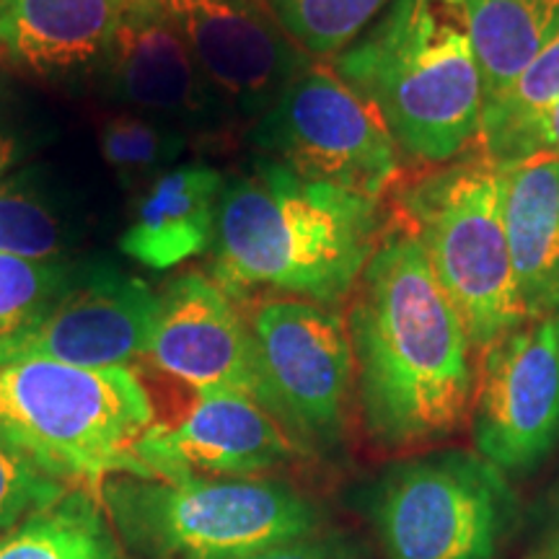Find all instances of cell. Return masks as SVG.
<instances>
[{"label": "cell", "instance_id": "cell-30", "mask_svg": "<svg viewBox=\"0 0 559 559\" xmlns=\"http://www.w3.org/2000/svg\"><path fill=\"white\" fill-rule=\"evenodd\" d=\"M547 559H559V542H557V547L549 551V557Z\"/></svg>", "mask_w": 559, "mask_h": 559}, {"label": "cell", "instance_id": "cell-16", "mask_svg": "<svg viewBox=\"0 0 559 559\" xmlns=\"http://www.w3.org/2000/svg\"><path fill=\"white\" fill-rule=\"evenodd\" d=\"M124 0H0V55L39 79L99 70Z\"/></svg>", "mask_w": 559, "mask_h": 559}, {"label": "cell", "instance_id": "cell-4", "mask_svg": "<svg viewBox=\"0 0 559 559\" xmlns=\"http://www.w3.org/2000/svg\"><path fill=\"white\" fill-rule=\"evenodd\" d=\"M151 425V396L132 368L0 362V443L55 477L91 489L109 477L151 479L132 456Z\"/></svg>", "mask_w": 559, "mask_h": 559}, {"label": "cell", "instance_id": "cell-2", "mask_svg": "<svg viewBox=\"0 0 559 559\" xmlns=\"http://www.w3.org/2000/svg\"><path fill=\"white\" fill-rule=\"evenodd\" d=\"M383 230L381 200L254 156L226 177L210 277L239 304L262 296L337 309L353 298Z\"/></svg>", "mask_w": 559, "mask_h": 559}, {"label": "cell", "instance_id": "cell-19", "mask_svg": "<svg viewBox=\"0 0 559 559\" xmlns=\"http://www.w3.org/2000/svg\"><path fill=\"white\" fill-rule=\"evenodd\" d=\"M477 52L485 107L559 32V0H461Z\"/></svg>", "mask_w": 559, "mask_h": 559}, {"label": "cell", "instance_id": "cell-15", "mask_svg": "<svg viewBox=\"0 0 559 559\" xmlns=\"http://www.w3.org/2000/svg\"><path fill=\"white\" fill-rule=\"evenodd\" d=\"M298 445L260 402L236 391L194 396L174 425H151L132 456L151 479L254 477L288 464Z\"/></svg>", "mask_w": 559, "mask_h": 559}, {"label": "cell", "instance_id": "cell-18", "mask_svg": "<svg viewBox=\"0 0 559 559\" xmlns=\"http://www.w3.org/2000/svg\"><path fill=\"white\" fill-rule=\"evenodd\" d=\"M498 166L523 313L551 317L559 306V158L526 156Z\"/></svg>", "mask_w": 559, "mask_h": 559}, {"label": "cell", "instance_id": "cell-1", "mask_svg": "<svg viewBox=\"0 0 559 559\" xmlns=\"http://www.w3.org/2000/svg\"><path fill=\"white\" fill-rule=\"evenodd\" d=\"M345 321L362 428L379 449H428L464 428L477 349L404 226L383 230Z\"/></svg>", "mask_w": 559, "mask_h": 559}, {"label": "cell", "instance_id": "cell-24", "mask_svg": "<svg viewBox=\"0 0 559 559\" xmlns=\"http://www.w3.org/2000/svg\"><path fill=\"white\" fill-rule=\"evenodd\" d=\"M79 260L34 262L0 254V345L29 332L81 270Z\"/></svg>", "mask_w": 559, "mask_h": 559}, {"label": "cell", "instance_id": "cell-31", "mask_svg": "<svg viewBox=\"0 0 559 559\" xmlns=\"http://www.w3.org/2000/svg\"><path fill=\"white\" fill-rule=\"evenodd\" d=\"M551 319H555V324H557V332H559V306L555 309V313H551Z\"/></svg>", "mask_w": 559, "mask_h": 559}, {"label": "cell", "instance_id": "cell-25", "mask_svg": "<svg viewBox=\"0 0 559 559\" xmlns=\"http://www.w3.org/2000/svg\"><path fill=\"white\" fill-rule=\"evenodd\" d=\"M559 102V32L521 70V75L481 115V153L498 148L502 140L534 122Z\"/></svg>", "mask_w": 559, "mask_h": 559}, {"label": "cell", "instance_id": "cell-3", "mask_svg": "<svg viewBox=\"0 0 559 559\" xmlns=\"http://www.w3.org/2000/svg\"><path fill=\"white\" fill-rule=\"evenodd\" d=\"M332 68L373 102L404 156L440 166L479 140L485 81L461 0H394Z\"/></svg>", "mask_w": 559, "mask_h": 559}, {"label": "cell", "instance_id": "cell-12", "mask_svg": "<svg viewBox=\"0 0 559 559\" xmlns=\"http://www.w3.org/2000/svg\"><path fill=\"white\" fill-rule=\"evenodd\" d=\"M234 120L254 124L311 58L262 0H160Z\"/></svg>", "mask_w": 559, "mask_h": 559}, {"label": "cell", "instance_id": "cell-23", "mask_svg": "<svg viewBox=\"0 0 559 559\" xmlns=\"http://www.w3.org/2000/svg\"><path fill=\"white\" fill-rule=\"evenodd\" d=\"M190 135L140 111H120L99 130V151L120 185L140 187L156 181L187 153Z\"/></svg>", "mask_w": 559, "mask_h": 559}, {"label": "cell", "instance_id": "cell-21", "mask_svg": "<svg viewBox=\"0 0 559 559\" xmlns=\"http://www.w3.org/2000/svg\"><path fill=\"white\" fill-rule=\"evenodd\" d=\"M0 559H122V549L99 502L70 489L45 513L0 536Z\"/></svg>", "mask_w": 559, "mask_h": 559}, {"label": "cell", "instance_id": "cell-17", "mask_svg": "<svg viewBox=\"0 0 559 559\" xmlns=\"http://www.w3.org/2000/svg\"><path fill=\"white\" fill-rule=\"evenodd\" d=\"M223 187L226 174L205 164L174 166L160 174L138 200L132 223L120 236L122 254L153 272L207 254Z\"/></svg>", "mask_w": 559, "mask_h": 559}, {"label": "cell", "instance_id": "cell-20", "mask_svg": "<svg viewBox=\"0 0 559 559\" xmlns=\"http://www.w3.org/2000/svg\"><path fill=\"white\" fill-rule=\"evenodd\" d=\"M79 243V221L45 171L26 169L0 179V254L34 262L68 260Z\"/></svg>", "mask_w": 559, "mask_h": 559}, {"label": "cell", "instance_id": "cell-28", "mask_svg": "<svg viewBox=\"0 0 559 559\" xmlns=\"http://www.w3.org/2000/svg\"><path fill=\"white\" fill-rule=\"evenodd\" d=\"M230 559H358L349 544L334 536H304V539L277 544V547L251 551V555L230 557Z\"/></svg>", "mask_w": 559, "mask_h": 559}, {"label": "cell", "instance_id": "cell-6", "mask_svg": "<svg viewBox=\"0 0 559 559\" xmlns=\"http://www.w3.org/2000/svg\"><path fill=\"white\" fill-rule=\"evenodd\" d=\"M109 508L138 547L160 559H230L317 534L319 513L277 479H117Z\"/></svg>", "mask_w": 559, "mask_h": 559}, {"label": "cell", "instance_id": "cell-14", "mask_svg": "<svg viewBox=\"0 0 559 559\" xmlns=\"http://www.w3.org/2000/svg\"><path fill=\"white\" fill-rule=\"evenodd\" d=\"M145 360L194 396L236 391L260 402L241 304L202 272L177 275L158 293L156 332Z\"/></svg>", "mask_w": 559, "mask_h": 559}, {"label": "cell", "instance_id": "cell-11", "mask_svg": "<svg viewBox=\"0 0 559 559\" xmlns=\"http://www.w3.org/2000/svg\"><path fill=\"white\" fill-rule=\"evenodd\" d=\"M158 293L111 262H83L37 324L0 345V362L52 360L79 368H132L148 355Z\"/></svg>", "mask_w": 559, "mask_h": 559}, {"label": "cell", "instance_id": "cell-10", "mask_svg": "<svg viewBox=\"0 0 559 559\" xmlns=\"http://www.w3.org/2000/svg\"><path fill=\"white\" fill-rule=\"evenodd\" d=\"M472 400L477 456L500 474L536 466L559 440V332L528 319L479 349Z\"/></svg>", "mask_w": 559, "mask_h": 559}, {"label": "cell", "instance_id": "cell-29", "mask_svg": "<svg viewBox=\"0 0 559 559\" xmlns=\"http://www.w3.org/2000/svg\"><path fill=\"white\" fill-rule=\"evenodd\" d=\"M19 138L0 124V179L9 177V171L19 164Z\"/></svg>", "mask_w": 559, "mask_h": 559}, {"label": "cell", "instance_id": "cell-27", "mask_svg": "<svg viewBox=\"0 0 559 559\" xmlns=\"http://www.w3.org/2000/svg\"><path fill=\"white\" fill-rule=\"evenodd\" d=\"M481 156L495 160V164H508V160L526 156H555L559 158V102L542 111L534 122L502 140L498 148Z\"/></svg>", "mask_w": 559, "mask_h": 559}, {"label": "cell", "instance_id": "cell-7", "mask_svg": "<svg viewBox=\"0 0 559 559\" xmlns=\"http://www.w3.org/2000/svg\"><path fill=\"white\" fill-rule=\"evenodd\" d=\"M249 143L298 177L362 198L381 200L402 171L400 145L373 102L313 60L251 124Z\"/></svg>", "mask_w": 559, "mask_h": 559}, {"label": "cell", "instance_id": "cell-8", "mask_svg": "<svg viewBox=\"0 0 559 559\" xmlns=\"http://www.w3.org/2000/svg\"><path fill=\"white\" fill-rule=\"evenodd\" d=\"M243 317L262 407L300 451L337 449L355 400L345 317L298 298H260Z\"/></svg>", "mask_w": 559, "mask_h": 559}, {"label": "cell", "instance_id": "cell-13", "mask_svg": "<svg viewBox=\"0 0 559 559\" xmlns=\"http://www.w3.org/2000/svg\"><path fill=\"white\" fill-rule=\"evenodd\" d=\"M99 70L111 102L187 135L221 130L234 120L160 0H124Z\"/></svg>", "mask_w": 559, "mask_h": 559}, {"label": "cell", "instance_id": "cell-9", "mask_svg": "<svg viewBox=\"0 0 559 559\" xmlns=\"http://www.w3.org/2000/svg\"><path fill=\"white\" fill-rule=\"evenodd\" d=\"M510 519L513 495L502 474L464 451L396 464L376 498L389 559H495Z\"/></svg>", "mask_w": 559, "mask_h": 559}, {"label": "cell", "instance_id": "cell-5", "mask_svg": "<svg viewBox=\"0 0 559 559\" xmlns=\"http://www.w3.org/2000/svg\"><path fill=\"white\" fill-rule=\"evenodd\" d=\"M404 228L459 311L474 349L523 324L502 213V174L485 156L449 160L400 194Z\"/></svg>", "mask_w": 559, "mask_h": 559}, {"label": "cell", "instance_id": "cell-22", "mask_svg": "<svg viewBox=\"0 0 559 559\" xmlns=\"http://www.w3.org/2000/svg\"><path fill=\"white\" fill-rule=\"evenodd\" d=\"M280 29L313 60L337 58L394 0H262Z\"/></svg>", "mask_w": 559, "mask_h": 559}, {"label": "cell", "instance_id": "cell-26", "mask_svg": "<svg viewBox=\"0 0 559 559\" xmlns=\"http://www.w3.org/2000/svg\"><path fill=\"white\" fill-rule=\"evenodd\" d=\"M68 492L66 479L0 443V536L45 513Z\"/></svg>", "mask_w": 559, "mask_h": 559}]
</instances>
